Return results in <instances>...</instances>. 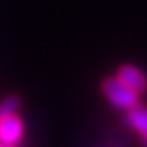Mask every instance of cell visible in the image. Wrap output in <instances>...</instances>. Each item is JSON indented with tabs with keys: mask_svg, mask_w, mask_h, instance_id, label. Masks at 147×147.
<instances>
[{
	"mask_svg": "<svg viewBox=\"0 0 147 147\" xmlns=\"http://www.w3.org/2000/svg\"><path fill=\"white\" fill-rule=\"evenodd\" d=\"M101 90L108 100L119 110H131L137 105L139 101V95L131 90L126 84H123L118 77H111V79L103 80Z\"/></svg>",
	"mask_w": 147,
	"mask_h": 147,
	"instance_id": "1",
	"label": "cell"
},
{
	"mask_svg": "<svg viewBox=\"0 0 147 147\" xmlns=\"http://www.w3.org/2000/svg\"><path fill=\"white\" fill-rule=\"evenodd\" d=\"M18 106H20V101L16 96H8L5 100L0 103V119H3L7 116H11L15 115L16 110H18Z\"/></svg>",
	"mask_w": 147,
	"mask_h": 147,
	"instance_id": "5",
	"label": "cell"
},
{
	"mask_svg": "<svg viewBox=\"0 0 147 147\" xmlns=\"http://www.w3.org/2000/svg\"><path fill=\"white\" fill-rule=\"evenodd\" d=\"M118 79L126 84L131 90H134L137 95L144 93L147 90V77L134 65H123L118 70Z\"/></svg>",
	"mask_w": 147,
	"mask_h": 147,
	"instance_id": "3",
	"label": "cell"
},
{
	"mask_svg": "<svg viewBox=\"0 0 147 147\" xmlns=\"http://www.w3.org/2000/svg\"><path fill=\"white\" fill-rule=\"evenodd\" d=\"M23 136V123L16 115L0 119V146L15 147Z\"/></svg>",
	"mask_w": 147,
	"mask_h": 147,
	"instance_id": "2",
	"label": "cell"
},
{
	"mask_svg": "<svg viewBox=\"0 0 147 147\" xmlns=\"http://www.w3.org/2000/svg\"><path fill=\"white\" fill-rule=\"evenodd\" d=\"M129 115H127V123L129 126L134 127L136 131H139L142 136L147 139V108H142V106H134L131 108Z\"/></svg>",
	"mask_w": 147,
	"mask_h": 147,
	"instance_id": "4",
	"label": "cell"
},
{
	"mask_svg": "<svg viewBox=\"0 0 147 147\" xmlns=\"http://www.w3.org/2000/svg\"><path fill=\"white\" fill-rule=\"evenodd\" d=\"M0 147H7V146H0Z\"/></svg>",
	"mask_w": 147,
	"mask_h": 147,
	"instance_id": "6",
	"label": "cell"
}]
</instances>
